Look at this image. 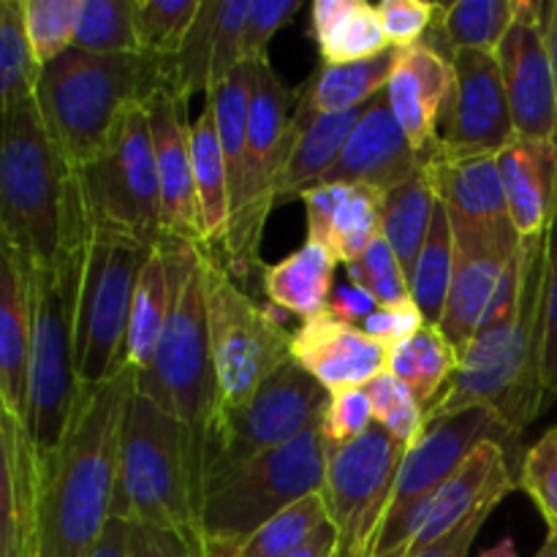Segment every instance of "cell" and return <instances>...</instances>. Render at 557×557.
<instances>
[{
	"label": "cell",
	"instance_id": "cell-54",
	"mask_svg": "<svg viewBox=\"0 0 557 557\" xmlns=\"http://www.w3.org/2000/svg\"><path fill=\"white\" fill-rule=\"evenodd\" d=\"M484 520H487V517H479V520H473L471 525H466L462 531H457L451 539L441 542L438 547L424 549V553H419L413 557H468V553H471L473 539H476L479 531H482Z\"/></svg>",
	"mask_w": 557,
	"mask_h": 557
},
{
	"label": "cell",
	"instance_id": "cell-55",
	"mask_svg": "<svg viewBox=\"0 0 557 557\" xmlns=\"http://www.w3.org/2000/svg\"><path fill=\"white\" fill-rule=\"evenodd\" d=\"M337 549H341V536H337V528L330 522L319 528L313 536L308 539L305 544H299L294 553H288L286 557H335Z\"/></svg>",
	"mask_w": 557,
	"mask_h": 557
},
{
	"label": "cell",
	"instance_id": "cell-9",
	"mask_svg": "<svg viewBox=\"0 0 557 557\" xmlns=\"http://www.w3.org/2000/svg\"><path fill=\"white\" fill-rule=\"evenodd\" d=\"M199 264L218 381V411H232L245 406L259 386L292 359L294 335L283 330V310L275 305H256L218 256L201 248Z\"/></svg>",
	"mask_w": 557,
	"mask_h": 557
},
{
	"label": "cell",
	"instance_id": "cell-12",
	"mask_svg": "<svg viewBox=\"0 0 557 557\" xmlns=\"http://www.w3.org/2000/svg\"><path fill=\"white\" fill-rule=\"evenodd\" d=\"M136 392L196 433L218 413V381L199 261L180 288L152 362L136 373Z\"/></svg>",
	"mask_w": 557,
	"mask_h": 557
},
{
	"label": "cell",
	"instance_id": "cell-53",
	"mask_svg": "<svg viewBox=\"0 0 557 557\" xmlns=\"http://www.w3.org/2000/svg\"><path fill=\"white\" fill-rule=\"evenodd\" d=\"M375 310H379V302H375L364 288H359L357 283L346 281L341 283V286H335V292H332L330 313L335 315L337 321H343V324L359 326L370 313H375Z\"/></svg>",
	"mask_w": 557,
	"mask_h": 557
},
{
	"label": "cell",
	"instance_id": "cell-26",
	"mask_svg": "<svg viewBox=\"0 0 557 557\" xmlns=\"http://www.w3.org/2000/svg\"><path fill=\"white\" fill-rule=\"evenodd\" d=\"M33 346V267L5 248L0 253V400L25 428Z\"/></svg>",
	"mask_w": 557,
	"mask_h": 557
},
{
	"label": "cell",
	"instance_id": "cell-44",
	"mask_svg": "<svg viewBox=\"0 0 557 557\" xmlns=\"http://www.w3.org/2000/svg\"><path fill=\"white\" fill-rule=\"evenodd\" d=\"M364 389H368L370 403H373L375 424H381L400 444H417L419 435L428 428V422H424V408L419 406L413 392L395 373L379 375Z\"/></svg>",
	"mask_w": 557,
	"mask_h": 557
},
{
	"label": "cell",
	"instance_id": "cell-60",
	"mask_svg": "<svg viewBox=\"0 0 557 557\" xmlns=\"http://www.w3.org/2000/svg\"><path fill=\"white\" fill-rule=\"evenodd\" d=\"M335 557H346V555H343V553H341V549H337V555H335Z\"/></svg>",
	"mask_w": 557,
	"mask_h": 557
},
{
	"label": "cell",
	"instance_id": "cell-1",
	"mask_svg": "<svg viewBox=\"0 0 557 557\" xmlns=\"http://www.w3.org/2000/svg\"><path fill=\"white\" fill-rule=\"evenodd\" d=\"M136 370L82 386L63 446L41 466L38 557H90L112 520L123 413Z\"/></svg>",
	"mask_w": 557,
	"mask_h": 557
},
{
	"label": "cell",
	"instance_id": "cell-58",
	"mask_svg": "<svg viewBox=\"0 0 557 557\" xmlns=\"http://www.w3.org/2000/svg\"><path fill=\"white\" fill-rule=\"evenodd\" d=\"M479 557H520V555H517L515 539L506 536V539H500L493 549H487V553H482Z\"/></svg>",
	"mask_w": 557,
	"mask_h": 557
},
{
	"label": "cell",
	"instance_id": "cell-16",
	"mask_svg": "<svg viewBox=\"0 0 557 557\" xmlns=\"http://www.w3.org/2000/svg\"><path fill=\"white\" fill-rule=\"evenodd\" d=\"M451 63L457 82L441 112L433 150L444 156H498L517 136L498 58L462 49Z\"/></svg>",
	"mask_w": 557,
	"mask_h": 557
},
{
	"label": "cell",
	"instance_id": "cell-46",
	"mask_svg": "<svg viewBox=\"0 0 557 557\" xmlns=\"http://www.w3.org/2000/svg\"><path fill=\"white\" fill-rule=\"evenodd\" d=\"M517 490L533 500L547 531H557V424L522 455Z\"/></svg>",
	"mask_w": 557,
	"mask_h": 557
},
{
	"label": "cell",
	"instance_id": "cell-45",
	"mask_svg": "<svg viewBox=\"0 0 557 557\" xmlns=\"http://www.w3.org/2000/svg\"><path fill=\"white\" fill-rule=\"evenodd\" d=\"M346 272L348 281L364 288L379 302V308H403V305L413 302L411 283H408L395 250L389 248L384 237L375 239L368 253L354 261L351 267H346Z\"/></svg>",
	"mask_w": 557,
	"mask_h": 557
},
{
	"label": "cell",
	"instance_id": "cell-33",
	"mask_svg": "<svg viewBox=\"0 0 557 557\" xmlns=\"http://www.w3.org/2000/svg\"><path fill=\"white\" fill-rule=\"evenodd\" d=\"M190 158H194L196 199H199L201 237L205 248L221 259L228 237V215H232V190H228V169L223 158L221 136H218L215 112L207 103L205 112L190 123Z\"/></svg>",
	"mask_w": 557,
	"mask_h": 557
},
{
	"label": "cell",
	"instance_id": "cell-29",
	"mask_svg": "<svg viewBox=\"0 0 557 557\" xmlns=\"http://www.w3.org/2000/svg\"><path fill=\"white\" fill-rule=\"evenodd\" d=\"M422 161L446 210L468 218V221L482 223V226H515L509 215L498 156H490V152L444 156V152L433 150Z\"/></svg>",
	"mask_w": 557,
	"mask_h": 557
},
{
	"label": "cell",
	"instance_id": "cell-51",
	"mask_svg": "<svg viewBox=\"0 0 557 557\" xmlns=\"http://www.w3.org/2000/svg\"><path fill=\"white\" fill-rule=\"evenodd\" d=\"M424 324L428 321L419 313L417 305L411 302L403 305V308H379L359 324V330L373 337V341L384 343L386 348H395L406 343L408 337L417 335Z\"/></svg>",
	"mask_w": 557,
	"mask_h": 557
},
{
	"label": "cell",
	"instance_id": "cell-36",
	"mask_svg": "<svg viewBox=\"0 0 557 557\" xmlns=\"http://www.w3.org/2000/svg\"><path fill=\"white\" fill-rule=\"evenodd\" d=\"M457 370L460 351L435 324H424L417 335L392 348L389 354V373H395L413 392L424 411L438 400Z\"/></svg>",
	"mask_w": 557,
	"mask_h": 557
},
{
	"label": "cell",
	"instance_id": "cell-6",
	"mask_svg": "<svg viewBox=\"0 0 557 557\" xmlns=\"http://www.w3.org/2000/svg\"><path fill=\"white\" fill-rule=\"evenodd\" d=\"M319 422L207 490L196 520L199 553H228L288 506L324 490L326 451Z\"/></svg>",
	"mask_w": 557,
	"mask_h": 557
},
{
	"label": "cell",
	"instance_id": "cell-49",
	"mask_svg": "<svg viewBox=\"0 0 557 557\" xmlns=\"http://www.w3.org/2000/svg\"><path fill=\"white\" fill-rule=\"evenodd\" d=\"M435 9H438V3H424V0H384V3H379L389 47L406 49L422 41L428 27L433 25Z\"/></svg>",
	"mask_w": 557,
	"mask_h": 557
},
{
	"label": "cell",
	"instance_id": "cell-42",
	"mask_svg": "<svg viewBox=\"0 0 557 557\" xmlns=\"http://www.w3.org/2000/svg\"><path fill=\"white\" fill-rule=\"evenodd\" d=\"M199 9L201 0H136V36L141 54L174 58Z\"/></svg>",
	"mask_w": 557,
	"mask_h": 557
},
{
	"label": "cell",
	"instance_id": "cell-39",
	"mask_svg": "<svg viewBox=\"0 0 557 557\" xmlns=\"http://www.w3.org/2000/svg\"><path fill=\"white\" fill-rule=\"evenodd\" d=\"M41 65L33 54L22 0L0 3V112L36 98Z\"/></svg>",
	"mask_w": 557,
	"mask_h": 557
},
{
	"label": "cell",
	"instance_id": "cell-19",
	"mask_svg": "<svg viewBox=\"0 0 557 557\" xmlns=\"http://www.w3.org/2000/svg\"><path fill=\"white\" fill-rule=\"evenodd\" d=\"M455 234V275L446 299L441 332L460 351L471 346L500 286L506 267L520 250L522 237L515 226L493 228L449 212Z\"/></svg>",
	"mask_w": 557,
	"mask_h": 557
},
{
	"label": "cell",
	"instance_id": "cell-25",
	"mask_svg": "<svg viewBox=\"0 0 557 557\" xmlns=\"http://www.w3.org/2000/svg\"><path fill=\"white\" fill-rule=\"evenodd\" d=\"M299 199L308 210V243L321 245L351 267L384 237L386 194L370 185H315Z\"/></svg>",
	"mask_w": 557,
	"mask_h": 557
},
{
	"label": "cell",
	"instance_id": "cell-35",
	"mask_svg": "<svg viewBox=\"0 0 557 557\" xmlns=\"http://www.w3.org/2000/svg\"><path fill=\"white\" fill-rule=\"evenodd\" d=\"M392 69H395V49L373 60H364V63H321L308 79V85H305L299 103L294 107V114L315 117V114H341L348 112V109L364 107L370 98L384 90Z\"/></svg>",
	"mask_w": 557,
	"mask_h": 557
},
{
	"label": "cell",
	"instance_id": "cell-56",
	"mask_svg": "<svg viewBox=\"0 0 557 557\" xmlns=\"http://www.w3.org/2000/svg\"><path fill=\"white\" fill-rule=\"evenodd\" d=\"M128 533H131L128 522L109 520L107 531H103V536L98 539L96 549H92L90 557H128Z\"/></svg>",
	"mask_w": 557,
	"mask_h": 557
},
{
	"label": "cell",
	"instance_id": "cell-15",
	"mask_svg": "<svg viewBox=\"0 0 557 557\" xmlns=\"http://www.w3.org/2000/svg\"><path fill=\"white\" fill-rule=\"evenodd\" d=\"M324 495L332 525L346 557H373L375 539L389 511L408 446L381 424L346 446L326 449Z\"/></svg>",
	"mask_w": 557,
	"mask_h": 557
},
{
	"label": "cell",
	"instance_id": "cell-48",
	"mask_svg": "<svg viewBox=\"0 0 557 557\" xmlns=\"http://www.w3.org/2000/svg\"><path fill=\"white\" fill-rule=\"evenodd\" d=\"M299 0H250L248 22L243 36L245 63H264L272 36L299 11Z\"/></svg>",
	"mask_w": 557,
	"mask_h": 557
},
{
	"label": "cell",
	"instance_id": "cell-30",
	"mask_svg": "<svg viewBox=\"0 0 557 557\" xmlns=\"http://www.w3.org/2000/svg\"><path fill=\"white\" fill-rule=\"evenodd\" d=\"M364 107L348 109V112L341 114H315V117L292 114L286 163H283V172L277 177L275 205L299 199L305 190L319 185L321 174L337 161L348 136L357 128L359 117L364 114Z\"/></svg>",
	"mask_w": 557,
	"mask_h": 557
},
{
	"label": "cell",
	"instance_id": "cell-18",
	"mask_svg": "<svg viewBox=\"0 0 557 557\" xmlns=\"http://www.w3.org/2000/svg\"><path fill=\"white\" fill-rule=\"evenodd\" d=\"M549 3L515 0V22L498 49L517 136L557 141V85L547 44Z\"/></svg>",
	"mask_w": 557,
	"mask_h": 557
},
{
	"label": "cell",
	"instance_id": "cell-7",
	"mask_svg": "<svg viewBox=\"0 0 557 557\" xmlns=\"http://www.w3.org/2000/svg\"><path fill=\"white\" fill-rule=\"evenodd\" d=\"M85 250L58 267L33 270V346L25 433L38 462L49 460L63 446L79 400L74 326Z\"/></svg>",
	"mask_w": 557,
	"mask_h": 557
},
{
	"label": "cell",
	"instance_id": "cell-32",
	"mask_svg": "<svg viewBox=\"0 0 557 557\" xmlns=\"http://www.w3.org/2000/svg\"><path fill=\"white\" fill-rule=\"evenodd\" d=\"M337 259L315 243H305L292 256L261 270V286L270 302L302 321L330 310Z\"/></svg>",
	"mask_w": 557,
	"mask_h": 557
},
{
	"label": "cell",
	"instance_id": "cell-8",
	"mask_svg": "<svg viewBox=\"0 0 557 557\" xmlns=\"http://www.w3.org/2000/svg\"><path fill=\"white\" fill-rule=\"evenodd\" d=\"M326 403L330 392L288 359L245 406L218 411L212 422L196 433L199 504L223 476L313 428Z\"/></svg>",
	"mask_w": 557,
	"mask_h": 557
},
{
	"label": "cell",
	"instance_id": "cell-10",
	"mask_svg": "<svg viewBox=\"0 0 557 557\" xmlns=\"http://www.w3.org/2000/svg\"><path fill=\"white\" fill-rule=\"evenodd\" d=\"M90 237L128 239L156 248L161 228V180L145 103L120 123L112 145L76 169Z\"/></svg>",
	"mask_w": 557,
	"mask_h": 557
},
{
	"label": "cell",
	"instance_id": "cell-4",
	"mask_svg": "<svg viewBox=\"0 0 557 557\" xmlns=\"http://www.w3.org/2000/svg\"><path fill=\"white\" fill-rule=\"evenodd\" d=\"M112 520L180 533L199 549L196 430L136 389L120 428Z\"/></svg>",
	"mask_w": 557,
	"mask_h": 557
},
{
	"label": "cell",
	"instance_id": "cell-14",
	"mask_svg": "<svg viewBox=\"0 0 557 557\" xmlns=\"http://www.w3.org/2000/svg\"><path fill=\"white\" fill-rule=\"evenodd\" d=\"M498 441H484L430 498L386 522L375 539L373 557H413L438 547L517 490V471Z\"/></svg>",
	"mask_w": 557,
	"mask_h": 557
},
{
	"label": "cell",
	"instance_id": "cell-11",
	"mask_svg": "<svg viewBox=\"0 0 557 557\" xmlns=\"http://www.w3.org/2000/svg\"><path fill=\"white\" fill-rule=\"evenodd\" d=\"M292 90L272 71L270 60L256 65L253 98H250L248 147H245L239 194L232 201L228 237L221 261L228 275L250 277L264 270L261 264V234L270 210L275 207L277 177L286 163L288 123H292Z\"/></svg>",
	"mask_w": 557,
	"mask_h": 557
},
{
	"label": "cell",
	"instance_id": "cell-37",
	"mask_svg": "<svg viewBox=\"0 0 557 557\" xmlns=\"http://www.w3.org/2000/svg\"><path fill=\"white\" fill-rule=\"evenodd\" d=\"M435 205H438V194H435L428 169H422L417 177L386 194L384 239L395 250L408 283H411L413 270H417V259L422 253L424 239H428Z\"/></svg>",
	"mask_w": 557,
	"mask_h": 557
},
{
	"label": "cell",
	"instance_id": "cell-23",
	"mask_svg": "<svg viewBox=\"0 0 557 557\" xmlns=\"http://www.w3.org/2000/svg\"><path fill=\"white\" fill-rule=\"evenodd\" d=\"M248 11L250 0H201L199 16L172 58V79L180 96H210L245 63L243 36Z\"/></svg>",
	"mask_w": 557,
	"mask_h": 557
},
{
	"label": "cell",
	"instance_id": "cell-41",
	"mask_svg": "<svg viewBox=\"0 0 557 557\" xmlns=\"http://www.w3.org/2000/svg\"><path fill=\"white\" fill-rule=\"evenodd\" d=\"M74 47L90 54H141L136 0H82Z\"/></svg>",
	"mask_w": 557,
	"mask_h": 557
},
{
	"label": "cell",
	"instance_id": "cell-28",
	"mask_svg": "<svg viewBox=\"0 0 557 557\" xmlns=\"http://www.w3.org/2000/svg\"><path fill=\"white\" fill-rule=\"evenodd\" d=\"M498 166L517 234H547L557 207V141L515 136L498 152Z\"/></svg>",
	"mask_w": 557,
	"mask_h": 557
},
{
	"label": "cell",
	"instance_id": "cell-34",
	"mask_svg": "<svg viewBox=\"0 0 557 557\" xmlns=\"http://www.w3.org/2000/svg\"><path fill=\"white\" fill-rule=\"evenodd\" d=\"M515 22V0H460V3H438L433 25L428 27L419 44L435 49L446 60H455V52L495 54L504 44Z\"/></svg>",
	"mask_w": 557,
	"mask_h": 557
},
{
	"label": "cell",
	"instance_id": "cell-38",
	"mask_svg": "<svg viewBox=\"0 0 557 557\" xmlns=\"http://www.w3.org/2000/svg\"><path fill=\"white\" fill-rule=\"evenodd\" d=\"M451 275H455V234H451L449 210L438 199L428 239H424L422 253L417 259V270H413L411 277L413 305H417L428 324L438 326L441 319H444Z\"/></svg>",
	"mask_w": 557,
	"mask_h": 557
},
{
	"label": "cell",
	"instance_id": "cell-31",
	"mask_svg": "<svg viewBox=\"0 0 557 557\" xmlns=\"http://www.w3.org/2000/svg\"><path fill=\"white\" fill-rule=\"evenodd\" d=\"M310 20L324 65L364 63L392 49L379 5L364 0H315Z\"/></svg>",
	"mask_w": 557,
	"mask_h": 557
},
{
	"label": "cell",
	"instance_id": "cell-5",
	"mask_svg": "<svg viewBox=\"0 0 557 557\" xmlns=\"http://www.w3.org/2000/svg\"><path fill=\"white\" fill-rule=\"evenodd\" d=\"M544 286H547V234L522 239V286L515 330L493 364L479 373H457L424 422L462 408H487L520 438L528 424L553 403L544 381Z\"/></svg>",
	"mask_w": 557,
	"mask_h": 557
},
{
	"label": "cell",
	"instance_id": "cell-52",
	"mask_svg": "<svg viewBox=\"0 0 557 557\" xmlns=\"http://www.w3.org/2000/svg\"><path fill=\"white\" fill-rule=\"evenodd\" d=\"M128 557H199V549L180 533L131 525Z\"/></svg>",
	"mask_w": 557,
	"mask_h": 557
},
{
	"label": "cell",
	"instance_id": "cell-2",
	"mask_svg": "<svg viewBox=\"0 0 557 557\" xmlns=\"http://www.w3.org/2000/svg\"><path fill=\"white\" fill-rule=\"evenodd\" d=\"M0 239L33 270L63 264L90 243L76 169L49 134L36 98L3 114Z\"/></svg>",
	"mask_w": 557,
	"mask_h": 557
},
{
	"label": "cell",
	"instance_id": "cell-27",
	"mask_svg": "<svg viewBox=\"0 0 557 557\" xmlns=\"http://www.w3.org/2000/svg\"><path fill=\"white\" fill-rule=\"evenodd\" d=\"M0 557H38L41 466L25 428L0 411Z\"/></svg>",
	"mask_w": 557,
	"mask_h": 557
},
{
	"label": "cell",
	"instance_id": "cell-43",
	"mask_svg": "<svg viewBox=\"0 0 557 557\" xmlns=\"http://www.w3.org/2000/svg\"><path fill=\"white\" fill-rule=\"evenodd\" d=\"M22 11L33 54L41 69L74 47L82 0H22Z\"/></svg>",
	"mask_w": 557,
	"mask_h": 557
},
{
	"label": "cell",
	"instance_id": "cell-50",
	"mask_svg": "<svg viewBox=\"0 0 557 557\" xmlns=\"http://www.w3.org/2000/svg\"><path fill=\"white\" fill-rule=\"evenodd\" d=\"M544 381L557 400V207L547 228V286H544Z\"/></svg>",
	"mask_w": 557,
	"mask_h": 557
},
{
	"label": "cell",
	"instance_id": "cell-59",
	"mask_svg": "<svg viewBox=\"0 0 557 557\" xmlns=\"http://www.w3.org/2000/svg\"><path fill=\"white\" fill-rule=\"evenodd\" d=\"M536 557H557V531H547V542L542 544Z\"/></svg>",
	"mask_w": 557,
	"mask_h": 557
},
{
	"label": "cell",
	"instance_id": "cell-21",
	"mask_svg": "<svg viewBox=\"0 0 557 557\" xmlns=\"http://www.w3.org/2000/svg\"><path fill=\"white\" fill-rule=\"evenodd\" d=\"M424 169L406 131L397 123L386 90L370 98L357 128L337 161L321 174L319 185H370L384 194L408 183Z\"/></svg>",
	"mask_w": 557,
	"mask_h": 557
},
{
	"label": "cell",
	"instance_id": "cell-3",
	"mask_svg": "<svg viewBox=\"0 0 557 557\" xmlns=\"http://www.w3.org/2000/svg\"><path fill=\"white\" fill-rule=\"evenodd\" d=\"M166 87H174L172 58L90 54L71 47L41 69L36 103L52 139L79 169L112 145L136 103Z\"/></svg>",
	"mask_w": 557,
	"mask_h": 557
},
{
	"label": "cell",
	"instance_id": "cell-22",
	"mask_svg": "<svg viewBox=\"0 0 557 557\" xmlns=\"http://www.w3.org/2000/svg\"><path fill=\"white\" fill-rule=\"evenodd\" d=\"M389 354L392 348L364 335L359 326L337 321L330 310L302 321L292 337V359L330 395L364 389L389 373Z\"/></svg>",
	"mask_w": 557,
	"mask_h": 557
},
{
	"label": "cell",
	"instance_id": "cell-17",
	"mask_svg": "<svg viewBox=\"0 0 557 557\" xmlns=\"http://www.w3.org/2000/svg\"><path fill=\"white\" fill-rule=\"evenodd\" d=\"M484 441H498L511 457L520 455V438L487 408H462L428 422L417 444L408 446L384 525L430 498Z\"/></svg>",
	"mask_w": 557,
	"mask_h": 557
},
{
	"label": "cell",
	"instance_id": "cell-57",
	"mask_svg": "<svg viewBox=\"0 0 557 557\" xmlns=\"http://www.w3.org/2000/svg\"><path fill=\"white\" fill-rule=\"evenodd\" d=\"M547 44H549V58H553L555 85H557V0L549 3V11H547Z\"/></svg>",
	"mask_w": 557,
	"mask_h": 557
},
{
	"label": "cell",
	"instance_id": "cell-13",
	"mask_svg": "<svg viewBox=\"0 0 557 557\" xmlns=\"http://www.w3.org/2000/svg\"><path fill=\"white\" fill-rule=\"evenodd\" d=\"M152 248L128 239L90 237L76 297L74 362L79 386H96L120 373L131 305Z\"/></svg>",
	"mask_w": 557,
	"mask_h": 557
},
{
	"label": "cell",
	"instance_id": "cell-40",
	"mask_svg": "<svg viewBox=\"0 0 557 557\" xmlns=\"http://www.w3.org/2000/svg\"><path fill=\"white\" fill-rule=\"evenodd\" d=\"M324 522H330V511L324 495L315 493L272 517L228 553H199V557H286L308 542Z\"/></svg>",
	"mask_w": 557,
	"mask_h": 557
},
{
	"label": "cell",
	"instance_id": "cell-24",
	"mask_svg": "<svg viewBox=\"0 0 557 557\" xmlns=\"http://www.w3.org/2000/svg\"><path fill=\"white\" fill-rule=\"evenodd\" d=\"M455 82V63L435 49L424 44L395 49V69L384 90L397 123L419 156H428L438 139V120Z\"/></svg>",
	"mask_w": 557,
	"mask_h": 557
},
{
	"label": "cell",
	"instance_id": "cell-20",
	"mask_svg": "<svg viewBox=\"0 0 557 557\" xmlns=\"http://www.w3.org/2000/svg\"><path fill=\"white\" fill-rule=\"evenodd\" d=\"M150 120L152 150L161 180V228L166 237L188 239L205 248L199 199H196L194 158H190L188 98L174 87L156 92L145 103ZM207 250V248H205Z\"/></svg>",
	"mask_w": 557,
	"mask_h": 557
},
{
	"label": "cell",
	"instance_id": "cell-47",
	"mask_svg": "<svg viewBox=\"0 0 557 557\" xmlns=\"http://www.w3.org/2000/svg\"><path fill=\"white\" fill-rule=\"evenodd\" d=\"M373 422V403H370L368 389L335 392L321 411V438L326 449L346 446L368 433Z\"/></svg>",
	"mask_w": 557,
	"mask_h": 557
}]
</instances>
